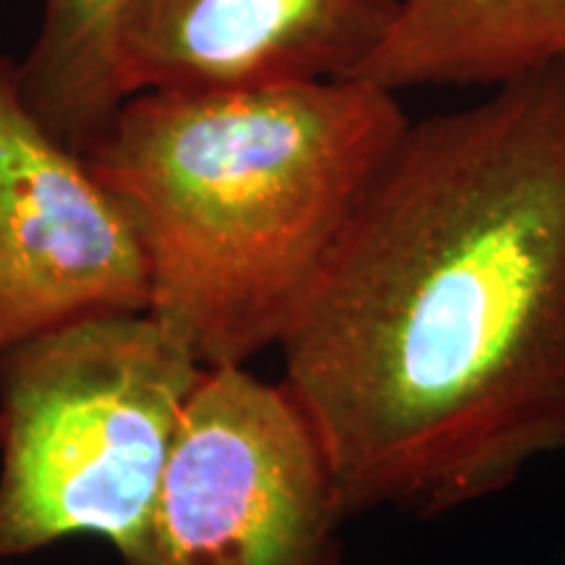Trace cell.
Instances as JSON below:
<instances>
[{"instance_id": "obj_3", "label": "cell", "mask_w": 565, "mask_h": 565, "mask_svg": "<svg viewBox=\"0 0 565 565\" xmlns=\"http://www.w3.org/2000/svg\"><path fill=\"white\" fill-rule=\"evenodd\" d=\"M207 372L150 312L66 324L0 359V561L74 534L154 565V511Z\"/></svg>"}, {"instance_id": "obj_6", "label": "cell", "mask_w": 565, "mask_h": 565, "mask_svg": "<svg viewBox=\"0 0 565 565\" xmlns=\"http://www.w3.org/2000/svg\"><path fill=\"white\" fill-rule=\"evenodd\" d=\"M401 0H131L116 38L121 97L359 82Z\"/></svg>"}, {"instance_id": "obj_7", "label": "cell", "mask_w": 565, "mask_h": 565, "mask_svg": "<svg viewBox=\"0 0 565 565\" xmlns=\"http://www.w3.org/2000/svg\"><path fill=\"white\" fill-rule=\"evenodd\" d=\"M565 61V0H401L398 19L359 82L498 87Z\"/></svg>"}, {"instance_id": "obj_4", "label": "cell", "mask_w": 565, "mask_h": 565, "mask_svg": "<svg viewBox=\"0 0 565 565\" xmlns=\"http://www.w3.org/2000/svg\"><path fill=\"white\" fill-rule=\"evenodd\" d=\"M345 515L312 424L282 383L207 366L154 511V565H335Z\"/></svg>"}, {"instance_id": "obj_2", "label": "cell", "mask_w": 565, "mask_h": 565, "mask_svg": "<svg viewBox=\"0 0 565 565\" xmlns=\"http://www.w3.org/2000/svg\"><path fill=\"white\" fill-rule=\"evenodd\" d=\"M408 124L370 82L126 97L84 154L129 212L150 315L204 366L278 345Z\"/></svg>"}, {"instance_id": "obj_8", "label": "cell", "mask_w": 565, "mask_h": 565, "mask_svg": "<svg viewBox=\"0 0 565 565\" xmlns=\"http://www.w3.org/2000/svg\"><path fill=\"white\" fill-rule=\"evenodd\" d=\"M131 0H45L40 32L19 63L21 95L74 152L87 154L121 108L116 38Z\"/></svg>"}, {"instance_id": "obj_1", "label": "cell", "mask_w": 565, "mask_h": 565, "mask_svg": "<svg viewBox=\"0 0 565 565\" xmlns=\"http://www.w3.org/2000/svg\"><path fill=\"white\" fill-rule=\"evenodd\" d=\"M490 89L408 118L278 343L345 519L565 454V61Z\"/></svg>"}, {"instance_id": "obj_5", "label": "cell", "mask_w": 565, "mask_h": 565, "mask_svg": "<svg viewBox=\"0 0 565 565\" xmlns=\"http://www.w3.org/2000/svg\"><path fill=\"white\" fill-rule=\"evenodd\" d=\"M150 299L129 212L34 116L0 53V359L66 324L150 312Z\"/></svg>"}]
</instances>
